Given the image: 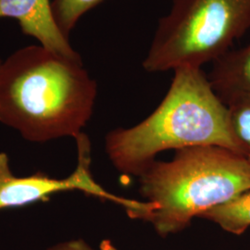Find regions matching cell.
<instances>
[{
    "mask_svg": "<svg viewBox=\"0 0 250 250\" xmlns=\"http://www.w3.org/2000/svg\"><path fill=\"white\" fill-rule=\"evenodd\" d=\"M97 95L82 61L42 45L21 48L0 66V123L32 143L75 139L89 122Z\"/></svg>",
    "mask_w": 250,
    "mask_h": 250,
    "instance_id": "6da1fadb",
    "label": "cell"
},
{
    "mask_svg": "<svg viewBox=\"0 0 250 250\" xmlns=\"http://www.w3.org/2000/svg\"><path fill=\"white\" fill-rule=\"evenodd\" d=\"M220 146L247 158L232 131L228 107L201 68H181L165 98L138 125L117 128L105 138L109 161L124 174L139 176L161 152Z\"/></svg>",
    "mask_w": 250,
    "mask_h": 250,
    "instance_id": "7a4b0ae2",
    "label": "cell"
},
{
    "mask_svg": "<svg viewBox=\"0 0 250 250\" xmlns=\"http://www.w3.org/2000/svg\"><path fill=\"white\" fill-rule=\"evenodd\" d=\"M139 190L156 208L149 219L161 237L185 230L192 220L250 189V162L220 146L176 150L153 161L138 176Z\"/></svg>",
    "mask_w": 250,
    "mask_h": 250,
    "instance_id": "3957f363",
    "label": "cell"
},
{
    "mask_svg": "<svg viewBox=\"0 0 250 250\" xmlns=\"http://www.w3.org/2000/svg\"><path fill=\"white\" fill-rule=\"evenodd\" d=\"M250 29V0H173L144 60L148 72L201 68Z\"/></svg>",
    "mask_w": 250,
    "mask_h": 250,
    "instance_id": "277c9868",
    "label": "cell"
},
{
    "mask_svg": "<svg viewBox=\"0 0 250 250\" xmlns=\"http://www.w3.org/2000/svg\"><path fill=\"white\" fill-rule=\"evenodd\" d=\"M78 161L75 170L65 178H53L42 171L30 176H16L10 169L9 156L0 152V211L17 208L39 201H46L53 195L67 191H81L88 196L113 202L125 208L132 219L145 221L154 206L113 195L99 185L91 172V144L82 133L76 138Z\"/></svg>",
    "mask_w": 250,
    "mask_h": 250,
    "instance_id": "5b68a950",
    "label": "cell"
},
{
    "mask_svg": "<svg viewBox=\"0 0 250 250\" xmlns=\"http://www.w3.org/2000/svg\"><path fill=\"white\" fill-rule=\"evenodd\" d=\"M0 18L17 20L24 35L53 53L82 61L54 20L49 0H0Z\"/></svg>",
    "mask_w": 250,
    "mask_h": 250,
    "instance_id": "8992f818",
    "label": "cell"
},
{
    "mask_svg": "<svg viewBox=\"0 0 250 250\" xmlns=\"http://www.w3.org/2000/svg\"><path fill=\"white\" fill-rule=\"evenodd\" d=\"M212 63L208 78L224 104L237 96H250V44L229 50Z\"/></svg>",
    "mask_w": 250,
    "mask_h": 250,
    "instance_id": "52a82bcc",
    "label": "cell"
},
{
    "mask_svg": "<svg viewBox=\"0 0 250 250\" xmlns=\"http://www.w3.org/2000/svg\"><path fill=\"white\" fill-rule=\"evenodd\" d=\"M200 218L232 234L244 233L250 227V189L207 210Z\"/></svg>",
    "mask_w": 250,
    "mask_h": 250,
    "instance_id": "ba28073f",
    "label": "cell"
},
{
    "mask_svg": "<svg viewBox=\"0 0 250 250\" xmlns=\"http://www.w3.org/2000/svg\"><path fill=\"white\" fill-rule=\"evenodd\" d=\"M105 0H54V20L65 37H69L79 19Z\"/></svg>",
    "mask_w": 250,
    "mask_h": 250,
    "instance_id": "9c48e42d",
    "label": "cell"
},
{
    "mask_svg": "<svg viewBox=\"0 0 250 250\" xmlns=\"http://www.w3.org/2000/svg\"><path fill=\"white\" fill-rule=\"evenodd\" d=\"M230 122L236 138L247 150L250 162V96H237L227 101Z\"/></svg>",
    "mask_w": 250,
    "mask_h": 250,
    "instance_id": "30bf717a",
    "label": "cell"
},
{
    "mask_svg": "<svg viewBox=\"0 0 250 250\" xmlns=\"http://www.w3.org/2000/svg\"><path fill=\"white\" fill-rule=\"evenodd\" d=\"M45 250H96L83 238L70 239L50 246Z\"/></svg>",
    "mask_w": 250,
    "mask_h": 250,
    "instance_id": "8fae6325",
    "label": "cell"
},
{
    "mask_svg": "<svg viewBox=\"0 0 250 250\" xmlns=\"http://www.w3.org/2000/svg\"><path fill=\"white\" fill-rule=\"evenodd\" d=\"M99 250H120L116 246L108 239H104L100 242Z\"/></svg>",
    "mask_w": 250,
    "mask_h": 250,
    "instance_id": "7c38bea8",
    "label": "cell"
},
{
    "mask_svg": "<svg viewBox=\"0 0 250 250\" xmlns=\"http://www.w3.org/2000/svg\"><path fill=\"white\" fill-rule=\"evenodd\" d=\"M2 62H2V61H1V59H0V66H1V64H2Z\"/></svg>",
    "mask_w": 250,
    "mask_h": 250,
    "instance_id": "4fadbf2b",
    "label": "cell"
}]
</instances>
